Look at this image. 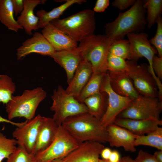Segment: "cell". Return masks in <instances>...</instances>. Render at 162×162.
<instances>
[{
	"label": "cell",
	"mask_w": 162,
	"mask_h": 162,
	"mask_svg": "<svg viewBox=\"0 0 162 162\" xmlns=\"http://www.w3.org/2000/svg\"><path fill=\"white\" fill-rule=\"evenodd\" d=\"M106 129L108 136V142L111 147H123L127 152L136 151L134 143L137 135L114 124L108 125Z\"/></svg>",
	"instance_id": "cell-15"
},
{
	"label": "cell",
	"mask_w": 162,
	"mask_h": 162,
	"mask_svg": "<svg viewBox=\"0 0 162 162\" xmlns=\"http://www.w3.org/2000/svg\"><path fill=\"white\" fill-rule=\"evenodd\" d=\"M43 28L42 34L56 51L72 50L78 47L77 42L51 22Z\"/></svg>",
	"instance_id": "cell-16"
},
{
	"label": "cell",
	"mask_w": 162,
	"mask_h": 162,
	"mask_svg": "<svg viewBox=\"0 0 162 162\" xmlns=\"http://www.w3.org/2000/svg\"><path fill=\"white\" fill-rule=\"evenodd\" d=\"M58 126L52 118L44 117L33 152L35 155L47 148L54 140Z\"/></svg>",
	"instance_id": "cell-20"
},
{
	"label": "cell",
	"mask_w": 162,
	"mask_h": 162,
	"mask_svg": "<svg viewBox=\"0 0 162 162\" xmlns=\"http://www.w3.org/2000/svg\"><path fill=\"white\" fill-rule=\"evenodd\" d=\"M100 91L108 95V105L105 113L100 120L101 125L106 128L113 124L118 116L126 109L134 98L122 96L112 88L107 73L103 77Z\"/></svg>",
	"instance_id": "cell-10"
},
{
	"label": "cell",
	"mask_w": 162,
	"mask_h": 162,
	"mask_svg": "<svg viewBox=\"0 0 162 162\" xmlns=\"http://www.w3.org/2000/svg\"><path fill=\"white\" fill-rule=\"evenodd\" d=\"M108 71H125L128 66V61L109 52L107 59Z\"/></svg>",
	"instance_id": "cell-33"
},
{
	"label": "cell",
	"mask_w": 162,
	"mask_h": 162,
	"mask_svg": "<svg viewBox=\"0 0 162 162\" xmlns=\"http://www.w3.org/2000/svg\"><path fill=\"white\" fill-rule=\"evenodd\" d=\"M104 148L102 143L99 142H83L61 159L62 162H99L100 155Z\"/></svg>",
	"instance_id": "cell-13"
},
{
	"label": "cell",
	"mask_w": 162,
	"mask_h": 162,
	"mask_svg": "<svg viewBox=\"0 0 162 162\" xmlns=\"http://www.w3.org/2000/svg\"><path fill=\"white\" fill-rule=\"evenodd\" d=\"M51 98L52 103L50 109L54 112L52 118L58 126L69 117L88 112L86 105L67 94L61 86L53 90Z\"/></svg>",
	"instance_id": "cell-6"
},
{
	"label": "cell",
	"mask_w": 162,
	"mask_h": 162,
	"mask_svg": "<svg viewBox=\"0 0 162 162\" xmlns=\"http://www.w3.org/2000/svg\"><path fill=\"white\" fill-rule=\"evenodd\" d=\"M143 7L147 9V24L148 28H151L161 16L162 11V0H143Z\"/></svg>",
	"instance_id": "cell-28"
},
{
	"label": "cell",
	"mask_w": 162,
	"mask_h": 162,
	"mask_svg": "<svg viewBox=\"0 0 162 162\" xmlns=\"http://www.w3.org/2000/svg\"><path fill=\"white\" fill-rule=\"evenodd\" d=\"M46 96V92L41 87L25 90L20 95H13L6 104L8 119L16 117H24L27 120L32 119L38 106Z\"/></svg>",
	"instance_id": "cell-5"
},
{
	"label": "cell",
	"mask_w": 162,
	"mask_h": 162,
	"mask_svg": "<svg viewBox=\"0 0 162 162\" xmlns=\"http://www.w3.org/2000/svg\"><path fill=\"white\" fill-rule=\"evenodd\" d=\"M50 57L64 69L68 84L72 79L78 66L83 60L77 47L72 50L56 51Z\"/></svg>",
	"instance_id": "cell-17"
},
{
	"label": "cell",
	"mask_w": 162,
	"mask_h": 162,
	"mask_svg": "<svg viewBox=\"0 0 162 162\" xmlns=\"http://www.w3.org/2000/svg\"><path fill=\"white\" fill-rule=\"evenodd\" d=\"M63 4L54 8L49 12L42 9L37 12L36 14L39 19L38 25V29L43 28L52 21L59 18L63 13L72 5L76 3L80 4L86 2L84 0H67Z\"/></svg>",
	"instance_id": "cell-24"
},
{
	"label": "cell",
	"mask_w": 162,
	"mask_h": 162,
	"mask_svg": "<svg viewBox=\"0 0 162 162\" xmlns=\"http://www.w3.org/2000/svg\"><path fill=\"white\" fill-rule=\"evenodd\" d=\"M162 111V100L158 97L139 94L117 118L160 121Z\"/></svg>",
	"instance_id": "cell-7"
},
{
	"label": "cell",
	"mask_w": 162,
	"mask_h": 162,
	"mask_svg": "<svg viewBox=\"0 0 162 162\" xmlns=\"http://www.w3.org/2000/svg\"><path fill=\"white\" fill-rule=\"evenodd\" d=\"M50 22L77 42L94 34L96 28L94 12L89 9Z\"/></svg>",
	"instance_id": "cell-4"
},
{
	"label": "cell",
	"mask_w": 162,
	"mask_h": 162,
	"mask_svg": "<svg viewBox=\"0 0 162 162\" xmlns=\"http://www.w3.org/2000/svg\"><path fill=\"white\" fill-rule=\"evenodd\" d=\"M44 116L38 115L27 120L26 123L17 127L12 133L17 144L29 153L33 154L39 129Z\"/></svg>",
	"instance_id": "cell-12"
},
{
	"label": "cell",
	"mask_w": 162,
	"mask_h": 162,
	"mask_svg": "<svg viewBox=\"0 0 162 162\" xmlns=\"http://www.w3.org/2000/svg\"><path fill=\"white\" fill-rule=\"evenodd\" d=\"M5 162H36L35 155L18 146Z\"/></svg>",
	"instance_id": "cell-32"
},
{
	"label": "cell",
	"mask_w": 162,
	"mask_h": 162,
	"mask_svg": "<svg viewBox=\"0 0 162 162\" xmlns=\"http://www.w3.org/2000/svg\"><path fill=\"white\" fill-rule=\"evenodd\" d=\"M105 73H93L76 99L80 102L83 103V100L87 97L100 92L101 85Z\"/></svg>",
	"instance_id": "cell-27"
},
{
	"label": "cell",
	"mask_w": 162,
	"mask_h": 162,
	"mask_svg": "<svg viewBox=\"0 0 162 162\" xmlns=\"http://www.w3.org/2000/svg\"><path fill=\"white\" fill-rule=\"evenodd\" d=\"M121 158L119 152L116 150L112 151L109 160L111 162H118Z\"/></svg>",
	"instance_id": "cell-40"
},
{
	"label": "cell",
	"mask_w": 162,
	"mask_h": 162,
	"mask_svg": "<svg viewBox=\"0 0 162 162\" xmlns=\"http://www.w3.org/2000/svg\"><path fill=\"white\" fill-rule=\"evenodd\" d=\"M118 162H136L129 156H125L121 158Z\"/></svg>",
	"instance_id": "cell-44"
},
{
	"label": "cell",
	"mask_w": 162,
	"mask_h": 162,
	"mask_svg": "<svg viewBox=\"0 0 162 162\" xmlns=\"http://www.w3.org/2000/svg\"><path fill=\"white\" fill-rule=\"evenodd\" d=\"M135 146L144 145L162 150V128L158 127L146 135L138 136L134 143Z\"/></svg>",
	"instance_id": "cell-26"
},
{
	"label": "cell",
	"mask_w": 162,
	"mask_h": 162,
	"mask_svg": "<svg viewBox=\"0 0 162 162\" xmlns=\"http://www.w3.org/2000/svg\"><path fill=\"white\" fill-rule=\"evenodd\" d=\"M15 15L21 14L24 7V0H11Z\"/></svg>",
	"instance_id": "cell-39"
},
{
	"label": "cell",
	"mask_w": 162,
	"mask_h": 162,
	"mask_svg": "<svg viewBox=\"0 0 162 162\" xmlns=\"http://www.w3.org/2000/svg\"><path fill=\"white\" fill-rule=\"evenodd\" d=\"M80 143L62 125L58 126L55 138L44 150L35 155L36 162H50L62 158L76 148Z\"/></svg>",
	"instance_id": "cell-8"
},
{
	"label": "cell",
	"mask_w": 162,
	"mask_h": 162,
	"mask_svg": "<svg viewBox=\"0 0 162 162\" xmlns=\"http://www.w3.org/2000/svg\"><path fill=\"white\" fill-rule=\"evenodd\" d=\"M143 0H136L127 11L120 13L114 21L106 23L105 34L113 40L123 39L129 33L142 32L147 24Z\"/></svg>",
	"instance_id": "cell-1"
},
{
	"label": "cell",
	"mask_w": 162,
	"mask_h": 162,
	"mask_svg": "<svg viewBox=\"0 0 162 162\" xmlns=\"http://www.w3.org/2000/svg\"><path fill=\"white\" fill-rule=\"evenodd\" d=\"M156 23L157 28L155 36L149 40L151 45L155 48L159 57H162V18L160 16L156 20Z\"/></svg>",
	"instance_id": "cell-34"
},
{
	"label": "cell",
	"mask_w": 162,
	"mask_h": 162,
	"mask_svg": "<svg viewBox=\"0 0 162 162\" xmlns=\"http://www.w3.org/2000/svg\"><path fill=\"white\" fill-rule=\"evenodd\" d=\"M130 47V60L136 61L145 57L148 61L150 72L159 88L162 87L161 81L155 75L152 67L154 57L158 54L156 49L152 46L148 39V35L142 32L131 33L127 34Z\"/></svg>",
	"instance_id": "cell-11"
},
{
	"label": "cell",
	"mask_w": 162,
	"mask_h": 162,
	"mask_svg": "<svg viewBox=\"0 0 162 162\" xmlns=\"http://www.w3.org/2000/svg\"><path fill=\"white\" fill-rule=\"evenodd\" d=\"M62 125L79 143L95 141L102 143L108 142L106 128L100 121L88 112L69 117Z\"/></svg>",
	"instance_id": "cell-2"
},
{
	"label": "cell",
	"mask_w": 162,
	"mask_h": 162,
	"mask_svg": "<svg viewBox=\"0 0 162 162\" xmlns=\"http://www.w3.org/2000/svg\"><path fill=\"white\" fill-rule=\"evenodd\" d=\"M135 0H115L112 3V5L119 10L125 9L135 2Z\"/></svg>",
	"instance_id": "cell-37"
},
{
	"label": "cell",
	"mask_w": 162,
	"mask_h": 162,
	"mask_svg": "<svg viewBox=\"0 0 162 162\" xmlns=\"http://www.w3.org/2000/svg\"><path fill=\"white\" fill-rule=\"evenodd\" d=\"M124 128L137 136H143L162 125V120L156 121L117 118L113 123Z\"/></svg>",
	"instance_id": "cell-21"
},
{
	"label": "cell",
	"mask_w": 162,
	"mask_h": 162,
	"mask_svg": "<svg viewBox=\"0 0 162 162\" xmlns=\"http://www.w3.org/2000/svg\"><path fill=\"white\" fill-rule=\"evenodd\" d=\"M14 13L11 0H0V21L9 30L17 32L23 28L15 19Z\"/></svg>",
	"instance_id": "cell-25"
},
{
	"label": "cell",
	"mask_w": 162,
	"mask_h": 162,
	"mask_svg": "<svg viewBox=\"0 0 162 162\" xmlns=\"http://www.w3.org/2000/svg\"><path fill=\"white\" fill-rule=\"evenodd\" d=\"M27 120L25 121L21 122H16L10 120L8 119H7L1 116H0V123L5 122L8 123H9L11 124L15 125L16 127H20L25 124L27 122Z\"/></svg>",
	"instance_id": "cell-41"
},
{
	"label": "cell",
	"mask_w": 162,
	"mask_h": 162,
	"mask_svg": "<svg viewBox=\"0 0 162 162\" xmlns=\"http://www.w3.org/2000/svg\"><path fill=\"white\" fill-rule=\"evenodd\" d=\"M109 3V0H97L93 10L94 12H103L108 7Z\"/></svg>",
	"instance_id": "cell-38"
},
{
	"label": "cell",
	"mask_w": 162,
	"mask_h": 162,
	"mask_svg": "<svg viewBox=\"0 0 162 162\" xmlns=\"http://www.w3.org/2000/svg\"><path fill=\"white\" fill-rule=\"evenodd\" d=\"M46 0H24V9L17 18L18 24L24 29L28 34H32V31L38 29V17L34 14V10L36 6L40 4H44Z\"/></svg>",
	"instance_id": "cell-22"
},
{
	"label": "cell",
	"mask_w": 162,
	"mask_h": 162,
	"mask_svg": "<svg viewBox=\"0 0 162 162\" xmlns=\"http://www.w3.org/2000/svg\"><path fill=\"white\" fill-rule=\"evenodd\" d=\"M16 91V86L11 78L0 74V103L6 104Z\"/></svg>",
	"instance_id": "cell-29"
},
{
	"label": "cell",
	"mask_w": 162,
	"mask_h": 162,
	"mask_svg": "<svg viewBox=\"0 0 162 162\" xmlns=\"http://www.w3.org/2000/svg\"><path fill=\"white\" fill-rule=\"evenodd\" d=\"M112 151L109 148H104L102 150L100 154L102 159L109 160Z\"/></svg>",
	"instance_id": "cell-42"
},
{
	"label": "cell",
	"mask_w": 162,
	"mask_h": 162,
	"mask_svg": "<svg viewBox=\"0 0 162 162\" xmlns=\"http://www.w3.org/2000/svg\"><path fill=\"white\" fill-rule=\"evenodd\" d=\"M16 51L18 60L33 53L50 57L56 52L42 34L38 32L34 33L32 38L24 41Z\"/></svg>",
	"instance_id": "cell-14"
},
{
	"label": "cell",
	"mask_w": 162,
	"mask_h": 162,
	"mask_svg": "<svg viewBox=\"0 0 162 162\" xmlns=\"http://www.w3.org/2000/svg\"><path fill=\"white\" fill-rule=\"evenodd\" d=\"M108 99L106 93L101 92L87 97L83 103L86 106L88 112L100 120L106 110Z\"/></svg>",
	"instance_id": "cell-23"
},
{
	"label": "cell",
	"mask_w": 162,
	"mask_h": 162,
	"mask_svg": "<svg viewBox=\"0 0 162 162\" xmlns=\"http://www.w3.org/2000/svg\"><path fill=\"white\" fill-rule=\"evenodd\" d=\"M107 73L111 87L116 93L133 98L139 95L132 81L125 71L108 70Z\"/></svg>",
	"instance_id": "cell-18"
},
{
	"label": "cell",
	"mask_w": 162,
	"mask_h": 162,
	"mask_svg": "<svg viewBox=\"0 0 162 162\" xmlns=\"http://www.w3.org/2000/svg\"><path fill=\"white\" fill-rule=\"evenodd\" d=\"M50 162H62L61 158H58Z\"/></svg>",
	"instance_id": "cell-45"
},
{
	"label": "cell",
	"mask_w": 162,
	"mask_h": 162,
	"mask_svg": "<svg viewBox=\"0 0 162 162\" xmlns=\"http://www.w3.org/2000/svg\"><path fill=\"white\" fill-rule=\"evenodd\" d=\"M128 61V68L125 72L139 94L158 97L157 87L150 72L148 65L145 63L139 65L133 60Z\"/></svg>",
	"instance_id": "cell-9"
},
{
	"label": "cell",
	"mask_w": 162,
	"mask_h": 162,
	"mask_svg": "<svg viewBox=\"0 0 162 162\" xmlns=\"http://www.w3.org/2000/svg\"><path fill=\"white\" fill-rule=\"evenodd\" d=\"M110 53L125 60H130V47L128 40H113L109 49Z\"/></svg>",
	"instance_id": "cell-30"
},
{
	"label": "cell",
	"mask_w": 162,
	"mask_h": 162,
	"mask_svg": "<svg viewBox=\"0 0 162 162\" xmlns=\"http://www.w3.org/2000/svg\"><path fill=\"white\" fill-rule=\"evenodd\" d=\"M92 73L90 63L83 60L76 69L71 81L68 84V86L65 90L66 92L76 99Z\"/></svg>",
	"instance_id": "cell-19"
},
{
	"label": "cell",
	"mask_w": 162,
	"mask_h": 162,
	"mask_svg": "<svg viewBox=\"0 0 162 162\" xmlns=\"http://www.w3.org/2000/svg\"><path fill=\"white\" fill-rule=\"evenodd\" d=\"M152 67L155 75L160 81L162 79V57L156 55L154 57Z\"/></svg>",
	"instance_id": "cell-35"
},
{
	"label": "cell",
	"mask_w": 162,
	"mask_h": 162,
	"mask_svg": "<svg viewBox=\"0 0 162 162\" xmlns=\"http://www.w3.org/2000/svg\"><path fill=\"white\" fill-rule=\"evenodd\" d=\"M153 155L158 162H162V150H158L155 152Z\"/></svg>",
	"instance_id": "cell-43"
},
{
	"label": "cell",
	"mask_w": 162,
	"mask_h": 162,
	"mask_svg": "<svg viewBox=\"0 0 162 162\" xmlns=\"http://www.w3.org/2000/svg\"><path fill=\"white\" fill-rule=\"evenodd\" d=\"M113 41L105 34H93L80 42L77 48L80 51L83 60L91 64L93 73L107 72V57Z\"/></svg>",
	"instance_id": "cell-3"
},
{
	"label": "cell",
	"mask_w": 162,
	"mask_h": 162,
	"mask_svg": "<svg viewBox=\"0 0 162 162\" xmlns=\"http://www.w3.org/2000/svg\"><path fill=\"white\" fill-rule=\"evenodd\" d=\"M99 162H111L108 160H105L104 159H99Z\"/></svg>",
	"instance_id": "cell-46"
},
{
	"label": "cell",
	"mask_w": 162,
	"mask_h": 162,
	"mask_svg": "<svg viewBox=\"0 0 162 162\" xmlns=\"http://www.w3.org/2000/svg\"><path fill=\"white\" fill-rule=\"evenodd\" d=\"M134 160L136 162H158L153 155L140 150Z\"/></svg>",
	"instance_id": "cell-36"
},
{
	"label": "cell",
	"mask_w": 162,
	"mask_h": 162,
	"mask_svg": "<svg viewBox=\"0 0 162 162\" xmlns=\"http://www.w3.org/2000/svg\"><path fill=\"white\" fill-rule=\"evenodd\" d=\"M16 145L15 139L7 138L0 132V162L8 159L14 152L17 147Z\"/></svg>",
	"instance_id": "cell-31"
}]
</instances>
